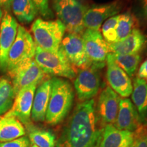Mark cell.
<instances>
[{"label":"cell","mask_w":147,"mask_h":147,"mask_svg":"<svg viewBox=\"0 0 147 147\" xmlns=\"http://www.w3.org/2000/svg\"><path fill=\"white\" fill-rule=\"evenodd\" d=\"M59 50L61 51L75 69H84L93 65L86 54L80 35L70 33L65 34L61 43Z\"/></svg>","instance_id":"ba28073f"},{"label":"cell","mask_w":147,"mask_h":147,"mask_svg":"<svg viewBox=\"0 0 147 147\" xmlns=\"http://www.w3.org/2000/svg\"><path fill=\"white\" fill-rule=\"evenodd\" d=\"M38 12L45 18H53V11L49 6V0H33Z\"/></svg>","instance_id":"f1b7e54d"},{"label":"cell","mask_w":147,"mask_h":147,"mask_svg":"<svg viewBox=\"0 0 147 147\" xmlns=\"http://www.w3.org/2000/svg\"><path fill=\"white\" fill-rule=\"evenodd\" d=\"M146 82H147V80H146Z\"/></svg>","instance_id":"d590c367"},{"label":"cell","mask_w":147,"mask_h":147,"mask_svg":"<svg viewBox=\"0 0 147 147\" xmlns=\"http://www.w3.org/2000/svg\"><path fill=\"white\" fill-rule=\"evenodd\" d=\"M25 128L17 119L3 117L0 120V142L13 140L25 135Z\"/></svg>","instance_id":"44dd1931"},{"label":"cell","mask_w":147,"mask_h":147,"mask_svg":"<svg viewBox=\"0 0 147 147\" xmlns=\"http://www.w3.org/2000/svg\"><path fill=\"white\" fill-rule=\"evenodd\" d=\"M29 138L34 145L38 147H55V136L48 130L36 127L29 128Z\"/></svg>","instance_id":"d4e9b609"},{"label":"cell","mask_w":147,"mask_h":147,"mask_svg":"<svg viewBox=\"0 0 147 147\" xmlns=\"http://www.w3.org/2000/svg\"><path fill=\"white\" fill-rule=\"evenodd\" d=\"M134 132L120 130L113 125H106L102 129L99 147H129Z\"/></svg>","instance_id":"ac0fdd59"},{"label":"cell","mask_w":147,"mask_h":147,"mask_svg":"<svg viewBox=\"0 0 147 147\" xmlns=\"http://www.w3.org/2000/svg\"><path fill=\"white\" fill-rule=\"evenodd\" d=\"M98 69L94 65L78 69L74 80V88L80 102L91 100L98 93L101 85Z\"/></svg>","instance_id":"30bf717a"},{"label":"cell","mask_w":147,"mask_h":147,"mask_svg":"<svg viewBox=\"0 0 147 147\" xmlns=\"http://www.w3.org/2000/svg\"><path fill=\"white\" fill-rule=\"evenodd\" d=\"M111 54L116 63L123 69L129 76L132 77L135 74L141 61L140 54Z\"/></svg>","instance_id":"cb8c5ba5"},{"label":"cell","mask_w":147,"mask_h":147,"mask_svg":"<svg viewBox=\"0 0 147 147\" xmlns=\"http://www.w3.org/2000/svg\"><path fill=\"white\" fill-rule=\"evenodd\" d=\"M74 91L70 82L55 77L51 79V90L45 121L48 124L56 125L62 122L73 106Z\"/></svg>","instance_id":"7a4b0ae2"},{"label":"cell","mask_w":147,"mask_h":147,"mask_svg":"<svg viewBox=\"0 0 147 147\" xmlns=\"http://www.w3.org/2000/svg\"><path fill=\"white\" fill-rule=\"evenodd\" d=\"M113 125L120 130L131 132L136 131L142 125L136 108L129 99H120L118 113Z\"/></svg>","instance_id":"2e32d148"},{"label":"cell","mask_w":147,"mask_h":147,"mask_svg":"<svg viewBox=\"0 0 147 147\" xmlns=\"http://www.w3.org/2000/svg\"><path fill=\"white\" fill-rule=\"evenodd\" d=\"M94 100L80 102L64 127L57 147H99L102 129L98 127Z\"/></svg>","instance_id":"6da1fadb"},{"label":"cell","mask_w":147,"mask_h":147,"mask_svg":"<svg viewBox=\"0 0 147 147\" xmlns=\"http://www.w3.org/2000/svg\"><path fill=\"white\" fill-rule=\"evenodd\" d=\"M15 96L12 82L7 78L0 79V115L7 113L10 110Z\"/></svg>","instance_id":"603a6c76"},{"label":"cell","mask_w":147,"mask_h":147,"mask_svg":"<svg viewBox=\"0 0 147 147\" xmlns=\"http://www.w3.org/2000/svg\"><path fill=\"white\" fill-rule=\"evenodd\" d=\"M134 23L135 20L134 16L129 12H125L119 15L117 27V42L124 39L131 33L134 29Z\"/></svg>","instance_id":"484cf974"},{"label":"cell","mask_w":147,"mask_h":147,"mask_svg":"<svg viewBox=\"0 0 147 147\" xmlns=\"http://www.w3.org/2000/svg\"><path fill=\"white\" fill-rule=\"evenodd\" d=\"M138 6L141 16L147 21V0H138Z\"/></svg>","instance_id":"4dcf8cb0"},{"label":"cell","mask_w":147,"mask_h":147,"mask_svg":"<svg viewBox=\"0 0 147 147\" xmlns=\"http://www.w3.org/2000/svg\"><path fill=\"white\" fill-rule=\"evenodd\" d=\"M30 140L25 136H22L8 142H0V147H29Z\"/></svg>","instance_id":"f546056e"},{"label":"cell","mask_w":147,"mask_h":147,"mask_svg":"<svg viewBox=\"0 0 147 147\" xmlns=\"http://www.w3.org/2000/svg\"><path fill=\"white\" fill-rule=\"evenodd\" d=\"M81 36L86 54L92 65L99 69L103 68L110 53L109 44L104 40L100 31L85 29Z\"/></svg>","instance_id":"52a82bcc"},{"label":"cell","mask_w":147,"mask_h":147,"mask_svg":"<svg viewBox=\"0 0 147 147\" xmlns=\"http://www.w3.org/2000/svg\"><path fill=\"white\" fill-rule=\"evenodd\" d=\"M34 59L45 74L68 79L76 78V69L61 51L50 52L42 50L36 46Z\"/></svg>","instance_id":"5b68a950"},{"label":"cell","mask_w":147,"mask_h":147,"mask_svg":"<svg viewBox=\"0 0 147 147\" xmlns=\"http://www.w3.org/2000/svg\"><path fill=\"white\" fill-rule=\"evenodd\" d=\"M8 73L12 78L16 95L23 88L32 84L38 85L43 80L46 75L34 59L24 62Z\"/></svg>","instance_id":"9c48e42d"},{"label":"cell","mask_w":147,"mask_h":147,"mask_svg":"<svg viewBox=\"0 0 147 147\" xmlns=\"http://www.w3.org/2000/svg\"><path fill=\"white\" fill-rule=\"evenodd\" d=\"M18 25L15 18L6 12L0 24V71H7L8 53L18 32Z\"/></svg>","instance_id":"8fae6325"},{"label":"cell","mask_w":147,"mask_h":147,"mask_svg":"<svg viewBox=\"0 0 147 147\" xmlns=\"http://www.w3.org/2000/svg\"><path fill=\"white\" fill-rule=\"evenodd\" d=\"M106 79L110 88L119 96L127 98L133 91L130 77L116 63L111 53H109L106 58Z\"/></svg>","instance_id":"7c38bea8"},{"label":"cell","mask_w":147,"mask_h":147,"mask_svg":"<svg viewBox=\"0 0 147 147\" xmlns=\"http://www.w3.org/2000/svg\"><path fill=\"white\" fill-rule=\"evenodd\" d=\"M133 104L138 114L141 125H147V82L136 77L133 81Z\"/></svg>","instance_id":"ffe728a7"},{"label":"cell","mask_w":147,"mask_h":147,"mask_svg":"<svg viewBox=\"0 0 147 147\" xmlns=\"http://www.w3.org/2000/svg\"><path fill=\"white\" fill-rule=\"evenodd\" d=\"M129 147H147V129L141 125L134 131V138Z\"/></svg>","instance_id":"83f0119b"},{"label":"cell","mask_w":147,"mask_h":147,"mask_svg":"<svg viewBox=\"0 0 147 147\" xmlns=\"http://www.w3.org/2000/svg\"><path fill=\"white\" fill-rule=\"evenodd\" d=\"M138 77L147 80V60L143 62L138 72Z\"/></svg>","instance_id":"1f68e13d"},{"label":"cell","mask_w":147,"mask_h":147,"mask_svg":"<svg viewBox=\"0 0 147 147\" xmlns=\"http://www.w3.org/2000/svg\"><path fill=\"white\" fill-rule=\"evenodd\" d=\"M119 95L110 87L101 92L96 106L98 118L106 125H114L119 110Z\"/></svg>","instance_id":"9a60e30c"},{"label":"cell","mask_w":147,"mask_h":147,"mask_svg":"<svg viewBox=\"0 0 147 147\" xmlns=\"http://www.w3.org/2000/svg\"><path fill=\"white\" fill-rule=\"evenodd\" d=\"M146 44V36L139 29L134 28L124 39L109 44V51L115 54H140Z\"/></svg>","instance_id":"e0dca14e"},{"label":"cell","mask_w":147,"mask_h":147,"mask_svg":"<svg viewBox=\"0 0 147 147\" xmlns=\"http://www.w3.org/2000/svg\"><path fill=\"white\" fill-rule=\"evenodd\" d=\"M53 6L67 33L82 36L85 30L83 18L87 7L80 0H53Z\"/></svg>","instance_id":"277c9868"},{"label":"cell","mask_w":147,"mask_h":147,"mask_svg":"<svg viewBox=\"0 0 147 147\" xmlns=\"http://www.w3.org/2000/svg\"><path fill=\"white\" fill-rule=\"evenodd\" d=\"M119 15L112 16L103 23L102 27V36L108 44H113L117 42V27Z\"/></svg>","instance_id":"4316f807"},{"label":"cell","mask_w":147,"mask_h":147,"mask_svg":"<svg viewBox=\"0 0 147 147\" xmlns=\"http://www.w3.org/2000/svg\"><path fill=\"white\" fill-rule=\"evenodd\" d=\"M2 17H3V11H2V9L0 8V23H1Z\"/></svg>","instance_id":"836d02e7"},{"label":"cell","mask_w":147,"mask_h":147,"mask_svg":"<svg viewBox=\"0 0 147 147\" xmlns=\"http://www.w3.org/2000/svg\"><path fill=\"white\" fill-rule=\"evenodd\" d=\"M36 45L32 35L25 27L18 25V32L8 53L7 72L13 70L24 62L34 58Z\"/></svg>","instance_id":"8992f818"},{"label":"cell","mask_w":147,"mask_h":147,"mask_svg":"<svg viewBox=\"0 0 147 147\" xmlns=\"http://www.w3.org/2000/svg\"><path fill=\"white\" fill-rule=\"evenodd\" d=\"M51 90V79L43 81L36 88L33 101L31 118L36 122L45 121Z\"/></svg>","instance_id":"d6986e66"},{"label":"cell","mask_w":147,"mask_h":147,"mask_svg":"<svg viewBox=\"0 0 147 147\" xmlns=\"http://www.w3.org/2000/svg\"><path fill=\"white\" fill-rule=\"evenodd\" d=\"M121 8V4L118 1L95 5L87 8L83 18L84 28L99 31L102 24L109 18L118 14Z\"/></svg>","instance_id":"5bb4252c"},{"label":"cell","mask_w":147,"mask_h":147,"mask_svg":"<svg viewBox=\"0 0 147 147\" xmlns=\"http://www.w3.org/2000/svg\"><path fill=\"white\" fill-rule=\"evenodd\" d=\"M32 147H38V146H36V145H33V146H32Z\"/></svg>","instance_id":"e575fe53"},{"label":"cell","mask_w":147,"mask_h":147,"mask_svg":"<svg viewBox=\"0 0 147 147\" xmlns=\"http://www.w3.org/2000/svg\"><path fill=\"white\" fill-rule=\"evenodd\" d=\"M34 42L42 50L56 53L65 33V27L59 20H44L37 18L31 28Z\"/></svg>","instance_id":"3957f363"},{"label":"cell","mask_w":147,"mask_h":147,"mask_svg":"<svg viewBox=\"0 0 147 147\" xmlns=\"http://www.w3.org/2000/svg\"><path fill=\"white\" fill-rule=\"evenodd\" d=\"M12 1L13 0H0V8L8 12L11 9Z\"/></svg>","instance_id":"d6a6232c"},{"label":"cell","mask_w":147,"mask_h":147,"mask_svg":"<svg viewBox=\"0 0 147 147\" xmlns=\"http://www.w3.org/2000/svg\"><path fill=\"white\" fill-rule=\"evenodd\" d=\"M11 9L18 21L23 23H31L38 13L33 0H13Z\"/></svg>","instance_id":"7402d4cb"},{"label":"cell","mask_w":147,"mask_h":147,"mask_svg":"<svg viewBox=\"0 0 147 147\" xmlns=\"http://www.w3.org/2000/svg\"><path fill=\"white\" fill-rule=\"evenodd\" d=\"M37 84L28 86L18 92L10 110L4 117H12L17 119L22 123L30 124L33 101Z\"/></svg>","instance_id":"4fadbf2b"}]
</instances>
